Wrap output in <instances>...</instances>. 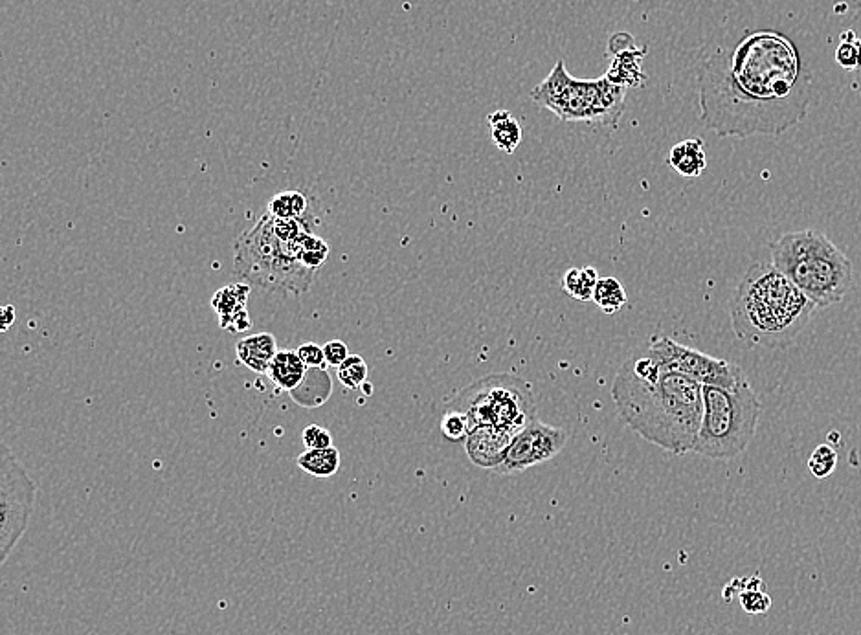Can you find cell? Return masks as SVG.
<instances>
[{"label":"cell","mask_w":861,"mask_h":635,"mask_svg":"<svg viewBox=\"0 0 861 635\" xmlns=\"http://www.w3.org/2000/svg\"><path fill=\"white\" fill-rule=\"evenodd\" d=\"M700 122L718 136H779L801 122L810 78L794 43L772 30L716 45L698 68Z\"/></svg>","instance_id":"1"},{"label":"cell","mask_w":861,"mask_h":635,"mask_svg":"<svg viewBox=\"0 0 861 635\" xmlns=\"http://www.w3.org/2000/svg\"><path fill=\"white\" fill-rule=\"evenodd\" d=\"M612 399L621 419L645 441L678 456L693 452L704 417V386L665 371L649 344L623 362Z\"/></svg>","instance_id":"2"},{"label":"cell","mask_w":861,"mask_h":635,"mask_svg":"<svg viewBox=\"0 0 861 635\" xmlns=\"http://www.w3.org/2000/svg\"><path fill=\"white\" fill-rule=\"evenodd\" d=\"M816 305L773 263H753L729 300L731 325L748 346L784 347L810 322Z\"/></svg>","instance_id":"3"},{"label":"cell","mask_w":861,"mask_h":635,"mask_svg":"<svg viewBox=\"0 0 861 635\" xmlns=\"http://www.w3.org/2000/svg\"><path fill=\"white\" fill-rule=\"evenodd\" d=\"M313 228L311 217L278 219L263 213L256 226L235 241V272L261 289L302 296L316 276L302 261L303 241L314 234Z\"/></svg>","instance_id":"4"},{"label":"cell","mask_w":861,"mask_h":635,"mask_svg":"<svg viewBox=\"0 0 861 635\" xmlns=\"http://www.w3.org/2000/svg\"><path fill=\"white\" fill-rule=\"evenodd\" d=\"M772 263L803 290L816 309H827L852 287V263L827 235L816 230L784 234L772 245Z\"/></svg>","instance_id":"5"},{"label":"cell","mask_w":861,"mask_h":635,"mask_svg":"<svg viewBox=\"0 0 861 635\" xmlns=\"http://www.w3.org/2000/svg\"><path fill=\"white\" fill-rule=\"evenodd\" d=\"M531 98L562 122L617 127L625 112L627 89L603 76L571 78L564 59L555 63L548 78L531 90Z\"/></svg>","instance_id":"6"},{"label":"cell","mask_w":861,"mask_h":635,"mask_svg":"<svg viewBox=\"0 0 861 635\" xmlns=\"http://www.w3.org/2000/svg\"><path fill=\"white\" fill-rule=\"evenodd\" d=\"M761 417V401L744 380L726 390L704 386V417L694 454L709 459H733L748 450Z\"/></svg>","instance_id":"7"},{"label":"cell","mask_w":861,"mask_h":635,"mask_svg":"<svg viewBox=\"0 0 861 635\" xmlns=\"http://www.w3.org/2000/svg\"><path fill=\"white\" fill-rule=\"evenodd\" d=\"M447 408L465 413L470 430L476 426H494L516 435L538 419L533 386L505 373L472 382L448 402Z\"/></svg>","instance_id":"8"},{"label":"cell","mask_w":861,"mask_h":635,"mask_svg":"<svg viewBox=\"0 0 861 635\" xmlns=\"http://www.w3.org/2000/svg\"><path fill=\"white\" fill-rule=\"evenodd\" d=\"M37 487L8 445L0 452V564H6L21 542L32 514Z\"/></svg>","instance_id":"9"},{"label":"cell","mask_w":861,"mask_h":635,"mask_svg":"<svg viewBox=\"0 0 861 635\" xmlns=\"http://www.w3.org/2000/svg\"><path fill=\"white\" fill-rule=\"evenodd\" d=\"M647 344L660 358L665 371L685 375L702 386L733 390L748 380L737 364L724 358L709 357L693 347L682 346L669 336L654 335Z\"/></svg>","instance_id":"10"},{"label":"cell","mask_w":861,"mask_h":635,"mask_svg":"<svg viewBox=\"0 0 861 635\" xmlns=\"http://www.w3.org/2000/svg\"><path fill=\"white\" fill-rule=\"evenodd\" d=\"M568 441V432L535 419L520 434L515 435L507 450L504 463L496 468L500 476L520 474L559 456Z\"/></svg>","instance_id":"11"},{"label":"cell","mask_w":861,"mask_h":635,"mask_svg":"<svg viewBox=\"0 0 861 635\" xmlns=\"http://www.w3.org/2000/svg\"><path fill=\"white\" fill-rule=\"evenodd\" d=\"M610 52L614 54V61L610 70L604 74L615 85L625 89H639L645 85L647 74L643 72V59L647 54V48H638L632 43V37L628 34H615L610 39Z\"/></svg>","instance_id":"12"},{"label":"cell","mask_w":861,"mask_h":635,"mask_svg":"<svg viewBox=\"0 0 861 635\" xmlns=\"http://www.w3.org/2000/svg\"><path fill=\"white\" fill-rule=\"evenodd\" d=\"M515 435L494 428V426H476L470 430L465 439V450L470 461L481 468H496L504 463L507 450L513 443Z\"/></svg>","instance_id":"13"},{"label":"cell","mask_w":861,"mask_h":635,"mask_svg":"<svg viewBox=\"0 0 861 635\" xmlns=\"http://www.w3.org/2000/svg\"><path fill=\"white\" fill-rule=\"evenodd\" d=\"M250 298V285L232 283L217 290L212 298L213 311L219 316V325L230 333H243L252 327V320L246 312Z\"/></svg>","instance_id":"14"},{"label":"cell","mask_w":861,"mask_h":635,"mask_svg":"<svg viewBox=\"0 0 861 635\" xmlns=\"http://www.w3.org/2000/svg\"><path fill=\"white\" fill-rule=\"evenodd\" d=\"M278 351V342L270 333L245 336L235 346L239 362L256 373H269L270 364Z\"/></svg>","instance_id":"15"},{"label":"cell","mask_w":861,"mask_h":635,"mask_svg":"<svg viewBox=\"0 0 861 635\" xmlns=\"http://www.w3.org/2000/svg\"><path fill=\"white\" fill-rule=\"evenodd\" d=\"M733 597L740 599V606L746 613H766L772 608V597L764 590V582L759 575H751L744 579L731 580L724 590V599L731 601Z\"/></svg>","instance_id":"16"},{"label":"cell","mask_w":861,"mask_h":635,"mask_svg":"<svg viewBox=\"0 0 861 635\" xmlns=\"http://www.w3.org/2000/svg\"><path fill=\"white\" fill-rule=\"evenodd\" d=\"M669 164L682 177H687V179L700 177L707 168L704 140L691 138V140H683L680 144L674 145L671 153H669Z\"/></svg>","instance_id":"17"},{"label":"cell","mask_w":861,"mask_h":635,"mask_svg":"<svg viewBox=\"0 0 861 635\" xmlns=\"http://www.w3.org/2000/svg\"><path fill=\"white\" fill-rule=\"evenodd\" d=\"M309 368L296 351H278L269 368V379L283 391H294L302 386Z\"/></svg>","instance_id":"18"},{"label":"cell","mask_w":861,"mask_h":635,"mask_svg":"<svg viewBox=\"0 0 861 635\" xmlns=\"http://www.w3.org/2000/svg\"><path fill=\"white\" fill-rule=\"evenodd\" d=\"M491 127V138L494 145L504 151L505 155H513L516 147L522 142V127L511 116L509 111L492 112L487 118Z\"/></svg>","instance_id":"19"},{"label":"cell","mask_w":861,"mask_h":635,"mask_svg":"<svg viewBox=\"0 0 861 635\" xmlns=\"http://www.w3.org/2000/svg\"><path fill=\"white\" fill-rule=\"evenodd\" d=\"M298 467L318 480H329L340 470V452L335 446L325 450H305L296 459Z\"/></svg>","instance_id":"20"},{"label":"cell","mask_w":861,"mask_h":635,"mask_svg":"<svg viewBox=\"0 0 861 635\" xmlns=\"http://www.w3.org/2000/svg\"><path fill=\"white\" fill-rule=\"evenodd\" d=\"M267 212L278 219H305L311 217V201L303 191H281L267 204Z\"/></svg>","instance_id":"21"},{"label":"cell","mask_w":861,"mask_h":635,"mask_svg":"<svg viewBox=\"0 0 861 635\" xmlns=\"http://www.w3.org/2000/svg\"><path fill=\"white\" fill-rule=\"evenodd\" d=\"M592 301L606 314H614L627 305V290L619 279L610 278V276L599 278L593 290Z\"/></svg>","instance_id":"22"},{"label":"cell","mask_w":861,"mask_h":635,"mask_svg":"<svg viewBox=\"0 0 861 635\" xmlns=\"http://www.w3.org/2000/svg\"><path fill=\"white\" fill-rule=\"evenodd\" d=\"M597 281L599 276L593 267L570 268L562 278V289L566 290L573 300L588 303L593 300Z\"/></svg>","instance_id":"23"},{"label":"cell","mask_w":861,"mask_h":635,"mask_svg":"<svg viewBox=\"0 0 861 635\" xmlns=\"http://www.w3.org/2000/svg\"><path fill=\"white\" fill-rule=\"evenodd\" d=\"M338 371V380L346 386L347 390H358L362 386H366L368 380V362L358 355H349L346 362L336 368Z\"/></svg>","instance_id":"24"},{"label":"cell","mask_w":861,"mask_h":635,"mask_svg":"<svg viewBox=\"0 0 861 635\" xmlns=\"http://www.w3.org/2000/svg\"><path fill=\"white\" fill-rule=\"evenodd\" d=\"M836 467H838V452L834 446H816L812 456L808 459V468L817 480H827L828 476H832Z\"/></svg>","instance_id":"25"},{"label":"cell","mask_w":861,"mask_h":635,"mask_svg":"<svg viewBox=\"0 0 861 635\" xmlns=\"http://www.w3.org/2000/svg\"><path fill=\"white\" fill-rule=\"evenodd\" d=\"M441 432L448 441H454V443L463 441L465 443L470 432L469 417L459 410L447 408L443 413V419H441Z\"/></svg>","instance_id":"26"},{"label":"cell","mask_w":861,"mask_h":635,"mask_svg":"<svg viewBox=\"0 0 861 635\" xmlns=\"http://www.w3.org/2000/svg\"><path fill=\"white\" fill-rule=\"evenodd\" d=\"M329 257V245L322 237L316 234H309L303 241L302 261L303 265L311 268L314 272H318V268L324 267L325 261Z\"/></svg>","instance_id":"27"},{"label":"cell","mask_w":861,"mask_h":635,"mask_svg":"<svg viewBox=\"0 0 861 635\" xmlns=\"http://www.w3.org/2000/svg\"><path fill=\"white\" fill-rule=\"evenodd\" d=\"M302 441L305 450H325L333 446V435L324 426L311 424L303 430Z\"/></svg>","instance_id":"28"},{"label":"cell","mask_w":861,"mask_h":635,"mask_svg":"<svg viewBox=\"0 0 861 635\" xmlns=\"http://www.w3.org/2000/svg\"><path fill=\"white\" fill-rule=\"evenodd\" d=\"M296 353L300 355V358L305 362V366L309 369L325 368V366H327V362H325L324 346H318V344H314V342H309V344H302V346L298 347V351H296Z\"/></svg>","instance_id":"29"},{"label":"cell","mask_w":861,"mask_h":635,"mask_svg":"<svg viewBox=\"0 0 861 635\" xmlns=\"http://www.w3.org/2000/svg\"><path fill=\"white\" fill-rule=\"evenodd\" d=\"M838 61L843 67H861V45L856 41H845L838 48Z\"/></svg>","instance_id":"30"},{"label":"cell","mask_w":861,"mask_h":635,"mask_svg":"<svg viewBox=\"0 0 861 635\" xmlns=\"http://www.w3.org/2000/svg\"><path fill=\"white\" fill-rule=\"evenodd\" d=\"M325 362L331 368H340L347 358H349V349L342 340H331L324 346Z\"/></svg>","instance_id":"31"},{"label":"cell","mask_w":861,"mask_h":635,"mask_svg":"<svg viewBox=\"0 0 861 635\" xmlns=\"http://www.w3.org/2000/svg\"><path fill=\"white\" fill-rule=\"evenodd\" d=\"M2 331L6 333V331H10V327L15 324V316H17V311H15V307L12 305H4L2 307Z\"/></svg>","instance_id":"32"}]
</instances>
